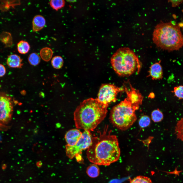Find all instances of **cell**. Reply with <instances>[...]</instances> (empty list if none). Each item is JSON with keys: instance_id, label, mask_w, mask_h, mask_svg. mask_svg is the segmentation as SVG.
<instances>
[{"instance_id": "6da1fadb", "label": "cell", "mask_w": 183, "mask_h": 183, "mask_svg": "<svg viewBox=\"0 0 183 183\" xmlns=\"http://www.w3.org/2000/svg\"><path fill=\"white\" fill-rule=\"evenodd\" d=\"M105 126L102 132L92 137L90 145L87 149V157L93 164L108 166L118 161L120 151L116 136L108 131Z\"/></svg>"}, {"instance_id": "7a4b0ae2", "label": "cell", "mask_w": 183, "mask_h": 183, "mask_svg": "<svg viewBox=\"0 0 183 183\" xmlns=\"http://www.w3.org/2000/svg\"><path fill=\"white\" fill-rule=\"evenodd\" d=\"M108 106L100 102L97 98L84 100L74 113L76 127L90 132L93 131L106 117Z\"/></svg>"}, {"instance_id": "3957f363", "label": "cell", "mask_w": 183, "mask_h": 183, "mask_svg": "<svg viewBox=\"0 0 183 183\" xmlns=\"http://www.w3.org/2000/svg\"><path fill=\"white\" fill-rule=\"evenodd\" d=\"M176 22H161L155 27L152 40L157 46L169 51L177 50L183 46V36Z\"/></svg>"}, {"instance_id": "277c9868", "label": "cell", "mask_w": 183, "mask_h": 183, "mask_svg": "<svg viewBox=\"0 0 183 183\" xmlns=\"http://www.w3.org/2000/svg\"><path fill=\"white\" fill-rule=\"evenodd\" d=\"M112 68L119 76H129L136 71L138 73L141 67L138 56L129 48L127 47L118 49L111 59Z\"/></svg>"}, {"instance_id": "5b68a950", "label": "cell", "mask_w": 183, "mask_h": 183, "mask_svg": "<svg viewBox=\"0 0 183 183\" xmlns=\"http://www.w3.org/2000/svg\"><path fill=\"white\" fill-rule=\"evenodd\" d=\"M139 108L127 96L123 100L112 108L110 114V121L118 129L122 130H126L136 120L135 111Z\"/></svg>"}, {"instance_id": "8992f818", "label": "cell", "mask_w": 183, "mask_h": 183, "mask_svg": "<svg viewBox=\"0 0 183 183\" xmlns=\"http://www.w3.org/2000/svg\"><path fill=\"white\" fill-rule=\"evenodd\" d=\"M92 137L90 132L84 130L81 137L74 145L66 146V154L69 158L72 159L81 154L82 151L87 149L91 143Z\"/></svg>"}, {"instance_id": "52a82bcc", "label": "cell", "mask_w": 183, "mask_h": 183, "mask_svg": "<svg viewBox=\"0 0 183 183\" xmlns=\"http://www.w3.org/2000/svg\"><path fill=\"white\" fill-rule=\"evenodd\" d=\"M123 91H124L123 87H119L113 84H103L100 87L97 98L101 102L109 105L115 102L118 94Z\"/></svg>"}, {"instance_id": "ba28073f", "label": "cell", "mask_w": 183, "mask_h": 183, "mask_svg": "<svg viewBox=\"0 0 183 183\" xmlns=\"http://www.w3.org/2000/svg\"><path fill=\"white\" fill-rule=\"evenodd\" d=\"M13 104L11 97L7 94L0 93V123L7 124L11 118Z\"/></svg>"}, {"instance_id": "9c48e42d", "label": "cell", "mask_w": 183, "mask_h": 183, "mask_svg": "<svg viewBox=\"0 0 183 183\" xmlns=\"http://www.w3.org/2000/svg\"><path fill=\"white\" fill-rule=\"evenodd\" d=\"M82 132L77 129H72L68 131L65 135L67 145L72 146L74 145L81 137Z\"/></svg>"}, {"instance_id": "30bf717a", "label": "cell", "mask_w": 183, "mask_h": 183, "mask_svg": "<svg viewBox=\"0 0 183 183\" xmlns=\"http://www.w3.org/2000/svg\"><path fill=\"white\" fill-rule=\"evenodd\" d=\"M149 77L153 80H159L163 77V70L159 62L156 63L152 65L149 68Z\"/></svg>"}, {"instance_id": "8fae6325", "label": "cell", "mask_w": 183, "mask_h": 183, "mask_svg": "<svg viewBox=\"0 0 183 183\" xmlns=\"http://www.w3.org/2000/svg\"><path fill=\"white\" fill-rule=\"evenodd\" d=\"M22 59L19 55L12 54L9 55L6 63L9 67L12 68H21L23 65Z\"/></svg>"}, {"instance_id": "7c38bea8", "label": "cell", "mask_w": 183, "mask_h": 183, "mask_svg": "<svg viewBox=\"0 0 183 183\" xmlns=\"http://www.w3.org/2000/svg\"><path fill=\"white\" fill-rule=\"evenodd\" d=\"M46 23L45 20L42 16L38 15L35 16L32 21V29L34 32H37L42 29Z\"/></svg>"}, {"instance_id": "4fadbf2b", "label": "cell", "mask_w": 183, "mask_h": 183, "mask_svg": "<svg viewBox=\"0 0 183 183\" xmlns=\"http://www.w3.org/2000/svg\"><path fill=\"white\" fill-rule=\"evenodd\" d=\"M86 172L89 177L95 178L99 176L100 170L97 165L93 163L87 167Z\"/></svg>"}, {"instance_id": "5bb4252c", "label": "cell", "mask_w": 183, "mask_h": 183, "mask_svg": "<svg viewBox=\"0 0 183 183\" xmlns=\"http://www.w3.org/2000/svg\"><path fill=\"white\" fill-rule=\"evenodd\" d=\"M52 50L50 48L45 47L42 49L40 51V55L44 61L48 62L51 59L53 54Z\"/></svg>"}, {"instance_id": "9a60e30c", "label": "cell", "mask_w": 183, "mask_h": 183, "mask_svg": "<svg viewBox=\"0 0 183 183\" xmlns=\"http://www.w3.org/2000/svg\"><path fill=\"white\" fill-rule=\"evenodd\" d=\"M17 50L20 54H25L29 51L30 47L28 42L24 40H21L17 44Z\"/></svg>"}, {"instance_id": "2e32d148", "label": "cell", "mask_w": 183, "mask_h": 183, "mask_svg": "<svg viewBox=\"0 0 183 183\" xmlns=\"http://www.w3.org/2000/svg\"><path fill=\"white\" fill-rule=\"evenodd\" d=\"M175 131L177 138L183 141V117L177 123Z\"/></svg>"}, {"instance_id": "e0dca14e", "label": "cell", "mask_w": 183, "mask_h": 183, "mask_svg": "<svg viewBox=\"0 0 183 183\" xmlns=\"http://www.w3.org/2000/svg\"><path fill=\"white\" fill-rule=\"evenodd\" d=\"M64 61L62 58L60 56L54 57L51 60V64L53 68L56 69H59L63 66Z\"/></svg>"}, {"instance_id": "ac0fdd59", "label": "cell", "mask_w": 183, "mask_h": 183, "mask_svg": "<svg viewBox=\"0 0 183 183\" xmlns=\"http://www.w3.org/2000/svg\"><path fill=\"white\" fill-rule=\"evenodd\" d=\"M28 60L30 64L33 66L38 65L40 61V56L36 53L30 54L28 56Z\"/></svg>"}, {"instance_id": "d6986e66", "label": "cell", "mask_w": 183, "mask_h": 183, "mask_svg": "<svg viewBox=\"0 0 183 183\" xmlns=\"http://www.w3.org/2000/svg\"><path fill=\"white\" fill-rule=\"evenodd\" d=\"M49 3L51 7L56 11L63 7L65 5V1L63 0H52Z\"/></svg>"}, {"instance_id": "ffe728a7", "label": "cell", "mask_w": 183, "mask_h": 183, "mask_svg": "<svg viewBox=\"0 0 183 183\" xmlns=\"http://www.w3.org/2000/svg\"><path fill=\"white\" fill-rule=\"evenodd\" d=\"M130 183H153L149 177L143 176H138L131 180Z\"/></svg>"}, {"instance_id": "44dd1931", "label": "cell", "mask_w": 183, "mask_h": 183, "mask_svg": "<svg viewBox=\"0 0 183 183\" xmlns=\"http://www.w3.org/2000/svg\"><path fill=\"white\" fill-rule=\"evenodd\" d=\"M163 117L162 113L158 109L154 110L151 113L152 119L154 122L160 121L162 120Z\"/></svg>"}, {"instance_id": "7402d4cb", "label": "cell", "mask_w": 183, "mask_h": 183, "mask_svg": "<svg viewBox=\"0 0 183 183\" xmlns=\"http://www.w3.org/2000/svg\"><path fill=\"white\" fill-rule=\"evenodd\" d=\"M150 123V118L146 115L142 116L139 119V125L142 128H145L148 126Z\"/></svg>"}, {"instance_id": "603a6c76", "label": "cell", "mask_w": 183, "mask_h": 183, "mask_svg": "<svg viewBox=\"0 0 183 183\" xmlns=\"http://www.w3.org/2000/svg\"><path fill=\"white\" fill-rule=\"evenodd\" d=\"M174 92L176 97L179 99H183V86L180 85L175 87Z\"/></svg>"}, {"instance_id": "cb8c5ba5", "label": "cell", "mask_w": 183, "mask_h": 183, "mask_svg": "<svg viewBox=\"0 0 183 183\" xmlns=\"http://www.w3.org/2000/svg\"><path fill=\"white\" fill-rule=\"evenodd\" d=\"M168 2L171 3L172 7H176L182 3L183 0H169Z\"/></svg>"}, {"instance_id": "d4e9b609", "label": "cell", "mask_w": 183, "mask_h": 183, "mask_svg": "<svg viewBox=\"0 0 183 183\" xmlns=\"http://www.w3.org/2000/svg\"><path fill=\"white\" fill-rule=\"evenodd\" d=\"M6 69L5 66L0 64V77H3L6 73Z\"/></svg>"}, {"instance_id": "484cf974", "label": "cell", "mask_w": 183, "mask_h": 183, "mask_svg": "<svg viewBox=\"0 0 183 183\" xmlns=\"http://www.w3.org/2000/svg\"><path fill=\"white\" fill-rule=\"evenodd\" d=\"M177 167H175V169L174 171L171 172H166L168 174H174L176 175L179 176V173L182 172L183 171H178L177 170Z\"/></svg>"}, {"instance_id": "4316f807", "label": "cell", "mask_w": 183, "mask_h": 183, "mask_svg": "<svg viewBox=\"0 0 183 183\" xmlns=\"http://www.w3.org/2000/svg\"><path fill=\"white\" fill-rule=\"evenodd\" d=\"M149 97L151 98H153L155 97L154 94L153 93H151L149 94Z\"/></svg>"}, {"instance_id": "83f0119b", "label": "cell", "mask_w": 183, "mask_h": 183, "mask_svg": "<svg viewBox=\"0 0 183 183\" xmlns=\"http://www.w3.org/2000/svg\"><path fill=\"white\" fill-rule=\"evenodd\" d=\"M181 26L182 28L183 31V20L182 21V22L181 23Z\"/></svg>"}]
</instances>
